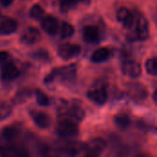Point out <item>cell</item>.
<instances>
[{"label": "cell", "instance_id": "25", "mask_svg": "<svg viewBox=\"0 0 157 157\" xmlns=\"http://www.w3.org/2000/svg\"><path fill=\"white\" fill-rule=\"evenodd\" d=\"M12 2H13V0H0V3H1L3 6H9Z\"/></svg>", "mask_w": 157, "mask_h": 157}, {"label": "cell", "instance_id": "9", "mask_svg": "<svg viewBox=\"0 0 157 157\" xmlns=\"http://www.w3.org/2000/svg\"><path fill=\"white\" fill-rule=\"evenodd\" d=\"M40 40V32L38 29L30 27L28 28L20 37V41L26 45H31Z\"/></svg>", "mask_w": 157, "mask_h": 157}, {"label": "cell", "instance_id": "12", "mask_svg": "<svg viewBox=\"0 0 157 157\" xmlns=\"http://www.w3.org/2000/svg\"><path fill=\"white\" fill-rule=\"evenodd\" d=\"M19 75L18 68L13 63H6L3 66L1 71V76L4 80L10 81L17 78Z\"/></svg>", "mask_w": 157, "mask_h": 157}, {"label": "cell", "instance_id": "17", "mask_svg": "<svg viewBox=\"0 0 157 157\" xmlns=\"http://www.w3.org/2000/svg\"><path fill=\"white\" fill-rule=\"evenodd\" d=\"M60 32H61L62 38L66 39V38H70L71 36L74 35L75 29H74L73 25H71L70 23H68V22H63L62 23V26H61Z\"/></svg>", "mask_w": 157, "mask_h": 157}, {"label": "cell", "instance_id": "4", "mask_svg": "<svg viewBox=\"0 0 157 157\" xmlns=\"http://www.w3.org/2000/svg\"><path fill=\"white\" fill-rule=\"evenodd\" d=\"M107 143L100 137H96L89 140L84 146L86 155L88 156H99L105 151Z\"/></svg>", "mask_w": 157, "mask_h": 157}, {"label": "cell", "instance_id": "14", "mask_svg": "<svg viewBox=\"0 0 157 157\" xmlns=\"http://www.w3.org/2000/svg\"><path fill=\"white\" fill-rule=\"evenodd\" d=\"M17 22L13 18H6L0 22V35H8L17 29Z\"/></svg>", "mask_w": 157, "mask_h": 157}, {"label": "cell", "instance_id": "1", "mask_svg": "<svg viewBox=\"0 0 157 157\" xmlns=\"http://www.w3.org/2000/svg\"><path fill=\"white\" fill-rule=\"evenodd\" d=\"M149 24L148 20L142 14H138V17L134 26L128 29L127 40L129 41H141L149 38Z\"/></svg>", "mask_w": 157, "mask_h": 157}, {"label": "cell", "instance_id": "21", "mask_svg": "<svg viewBox=\"0 0 157 157\" xmlns=\"http://www.w3.org/2000/svg\"><path fill=\"white\" fill-rule=\"evenodd\" d=\"M36 98H37L38 103L41 106H47L50 103V99L47 97V95L41 92L40 90H38L36 92Z\"/></svg>", "mask_w": 157, "mask_h": 157}, {"label": "cell", "instance_id": "23", "mask_svg": "<svg viewBox=\"0 0 157 157\" xmlns=\"http://www.w3.org/2000/svg\"><path fill=\"white\" fill-rule=\"evenodd\" d=\"M35 54H36V57H37V58L40 57V60H47V59H49L48 52H46L45 51H40V52H36Z\"/></svg>", "mask_w": 157, "mask_h": 157}, {"label": "cell", "instance_id": "13", "mask_svg": "<svg viewBox=\"0 0 157 157\" xmlns=\"http://www.w3.org/2000/svg\"><path fill=\"white\" fill-rule=\"evenodd\" d=\"M31 117H32L34 122L36 123V125L38 127H40V129H45V128L49 127V125L51 123L50 117L46 113L41 112V111H32Z\"/></svg>", "mask_w": 157, "mask_h": 157}, {"label": "cell", "instance_id": "7", "mask_svg": "<svg viewBox=\"0 0 157 157\" xmlns=\"http://www.w3.org/2000/svg\"><path fill=\"white\" fill-rule=\"evenodd\" d=\"M81 52V46L74 43H63L58 48V54L63 60H70L76 57Z\"/></svg>", "mask_w": 157, "mask_h": 157}, {"label": "cell", "instance_id": "24", "mask_svg": "<svg viewBox=\"0 0 157 157\" xmlns=\"http://www.w3.org/2000/svg\"><path fill=\"white\" fill-rule=\"evenodd\" d=\"M8 58V53L5 51L0 52V63H4Z\"/></svg>", "mask_w": 157, "mask_h": 157}, {"label": "cell", "instance_id": "2", "mask_svg": "<svg viewBox=\"0 0 157 157\" xmlns=\"http://www.w3.org/2000/svg\"><path fill=\"white\" fill-rule=\"evenodd\" d=\"M128 97L135 103H143L148 98L147 87L139 82H132L127 86Z\"/></svg>", "mask_w": 157, "mask_h": 157}, {"label": "cell", "instance_id": "19", "mask_svg": "<svg viewBox=\"0 0 157 157\" xmlns=\"http://www.w3.org/2000/svg\"><path fill=\"white\" fill-rule=\"evenodd\" d=\"M44 15V9L40 5H34L29 10V16L34 19H40Z\"/></svg>", "mask_w": 157, "mask_h": 157}, {"label": "cell", "instance_id": "3", "mask_svg": "<svg viewBox=\"0 0 157 157\" xmlns=\"http://www.w3.org/2000/svg\"><path fill=\"white\" fill-rule=\"evenodd\" d=\"M138 14L139 12L137 11L133 12L126 6H121L117 10L116 17H117L118 21L121 22L124 28H126L127 29H130L136 23Z\"/></svg>", "mask_w": 157, "mask_h": 157}, {"label": "cell", "instance_id": "5", "mask_svg": "<svg viewBox=\"0 0 157 157\" xmlns=\"http://www.w3.org/2000/svg\"><path fill=\"white\" fill-rule=\"evenodd\" d=\"M56 131L61 136L70 137L77 135L79 132V128L75 121L71 119H64L59 121Z\"/></svg>", "mask_w": 157, "mask_h": 157}, {"label": "cell", "instance_id": "15", "mask_svg": "<svg viewBox=\"0 0 157 157\" xmlns=\"http://www.w3.org/2000/svg\"><path fill=\"white\" fill-rule=\"evenodd\" d=\"M109 56H110V50L107 47H100L92 53L91 61L93 63H102L108 60Z\"/></svg>", "mask_w": 157, "mask_h": 157}, {"label": "cell", "instance_id": "10", "mask_svg": "<svg viewBox=\"0 0 157 157\" xmlns=\"http://www.w3.org/2000/svg\"><path fill=\"white\" fill-rule=\"evenodd\" d=\"M100 31L98 26L95 25H86L83 29V38L86 42L93 43L97 42L99 40Z\"/></svg>", "mask_w": 157, "mask_h": 157}, {"label": "cell", "instance_id": "11", "mask_svg": "<svg viewBox=\"0 0 157 157\" xmlns=\"http://www.w3.org/2000/svg\"><path fill=\"white\" fill-rule=\"evenodd\" d=\"M41 27L45 32H47L48 34L53 35L58 31L59 22H58L57 18L54 17L53 16H47L43 18Z\"/></svg>", "mask_w": 157, "mask_h": 157}, {"label": "cell", "instance_id": "26", "mask_svg": "<svg viewBox=\"0 0 157 157\" xmlns=\"http://www.w3.org/2000/svg\"><path fill=\"white\" fill-rule=\"evenodd\" d=\"M153 100H154V102L155 103V105L157 106V90L155 91V93L153 95Z\"/></svg>", "mask_w": 157, "mask_h": 157}, {"label": "cell", "instance_id": "16", "mask_svg": "<svg viewBox=\"0 0 157 157\" xmlns=\"http://www.w3.org/2000/svg\"><path fill=\"white\" fill-rule=\"evenodd\" d=\"M114 122L121 130H126L130 127L132 121L126 113H119L114 117Z\"/></svg>", "mask_w": 157, "mask_h": 157}, {"label": "cell", "instance_id": "6", "mask_svg": "<svg viewBox=\"0 0 157 157\" xmlns=\"http://www.w3.org/2000/svg\"><path fill=\"white\" fill-rule=\"evenodd\" d=\"M121 71L123 75L129 77L137 78L142 75V65L135 60L127 59L124 60L121 63Z\"/></svg>", "mask_w": 157, "mask_h": 157}, {"label": "cell", "instance_id": "18", "mask_svg": "<svg viewBox=\"0 0 157 157\" xmlns=\"http://www.w3.org/2000/svg\"><path fill=\"white\" fill-rule=\"evenodd\" d=\"M145 69L149 75L157 76V57L149 58L145 63Z\"/></svg>", "mask_w": 157, "mask_h": 157}, {"label": "cell", "instance_id": "8", "mask_svg": "<svg viewBox=\"0 0 157 157\" xmlns=\"http://www.w3.org/2000/svg\"><path fill=\"white\" fill-rule=\"evenodd\" d=\"M88 98L97 105H103L107 102L109 98L108 90L105 86H98L87 92Z\"/></svg>", "mask_w": 157, "mask_h": 157}, {"label": "cell", "instance_id": "27", "mask_svg": "<svg viewBox=\"0 0 157 157\" xmlns=\"http://www.w3.org/2000/svg\"><path fill=\"white\" fill-rule=\"evenodd\" d=\"M81 3H84V4H89V3H90V0H81Z\"/></svg>", "mask_w": 157, "mask_h": 157}, {"label": "cell", "instance_id": "20", "mask_svg": "<svg viewBox=\"0 0 157 157\" xmlns=\"http://www.w3.org/2000/svg\"><path fill=\"white\" fill-rule=\"evenodd\" d=\"M81 0H61L60 1V6L61 9L63 11H68L71 8L75 7Z\"/></svg>", "mask_w": 157, "mask_h": 157}, {"label": "cell", "instance_id": "22", "mask_svg": "<svg viewBox=\"0 0 157 157\" xmlns=\"http://www.w3.org/2000/svg\"><path fill=\"white\" fill-rule=\"evenodd\" d=\"M3 134H4L5 138H6L7 140H11V139H14L17 135V131L15 128L7 127V128L4 129Z\"/></svg>", "mask_w": 157, "mask_h": 157}]
</instances>
